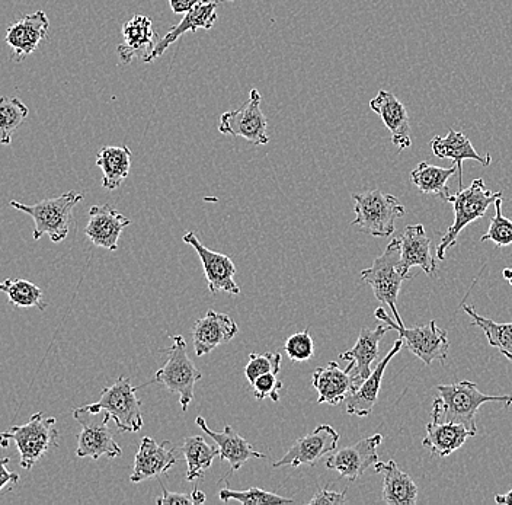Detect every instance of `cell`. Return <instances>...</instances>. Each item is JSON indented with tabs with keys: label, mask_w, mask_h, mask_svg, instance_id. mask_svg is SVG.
Returning a JSON list of instances; mask_svg holds the SVG:
<instances>
[{
	"label": "cell",
	"mask_w": 512,
	"mask_h": 505,
	"mask_svg": "<svg viewBox=\"0 0 512 505\" xmlns=\"http://www.w3.org/2000/svg\"><path fill=\"white\" fill-rule=\"evenodd\" d=\"M437 391L440 396L432 404V420L462 424L469 430L475 431V433H478L475 417L483 404H486V402H502L507 407L512 405V396L485 395V393L479 391L478 385L470 382V380L451 383V385H438Z\"/></svg>",
	"instance_id": "cell-1"
},
{
	"label": "cell",
	"mask_w": 512,
	"mask_h": 505,
	"mask_svg": "<svg viewBox=\"0 0 512 505\" xmlns=\"http://www.w3.org/2000/svg\"><path fill=\"white\" fill-rule=\"evenodd\" d=\"M504 197L502 191H494L486 188L482 178L475 180L470 187L462 188L456 194L448 198L447 203L453 206L454 222L444 235H441L440 245L437 246V258L440 261L446 260L447 249L457 245V236L466 226L476 220L482 219L488 212L491 204H495L498 198Z\"/></svg>",
	"instance_id": "cell-2"
},
{
	"label": "cell",
	"mask_w": 512,
	"mask_h": 505,
	"mask_svg": "<svg viewBox=\"0 0 512 505\" xmlns=\"http://www.w3.org/2000/svg\"><path fill=\"white\" fill-rule=\"evenodd\" d=\"M83 200V194L67 191L57 198H48L35 204L11 201L9 206L19 212L27 213L34 220V239L40 241L43 235L50 236L54 244L63 242L72 226L73 209Z\"/></svg>",
	"instance_id": "cell-3"
},
{
	"label": "cell",
	"mask_w": 512,
	"mask_h": 505,
	"mask_svg": "<svg viewBox=\"0 0 512 505\" xmlns=\"http://www.w3.org/2000/svg\"><path fill=\"white\" fill-rule=\"evenodd\" d=\"M352 200L355 203V219L351 225L357 226L361 232L373 238L392 236L395 233L396 220L406 214V209L400 204L398 197L384 194L380 190L352 194Z\"/></svg>",
	"instance_id": "cell-4"
},
{
	"label": "cell",
	"mask_w": 512,
	"mask_h": 505,
	"mask_svg": "<svg viewBox=\"0 0 512 505\" xmlns=\"http://www.w3.org/2000/svg\"><path fill=\"white\" fill-rule=\"evenodd\" d=\"M400 254V238H393L383 254L374 260L373 265L361 271V280L366 281L373 289L374 296L380 303L392 309L396 324L405 326L398 312V296L403 281L411 278L406 276L400 267Z\"/></svg>",
	"instance_id": "cell-5"
},
{
	"label": "cell",
	"mask_w": 512,
	"mask_h": 505,
	"mask_svg": "<svg viewBox=\"0 0 512 505\" xmlns=\"http://www.w3.org/2000/svg\"><path fill=\"white\" fill-rule=\"evenodd\" d=\"M137 389L131 386L130 377L121 376L112 386L101 392L98 402L85 405L91 414L105 411L110 414L121 433H139L143 428L142 402L137 398Z\"/></svg>",
	"instance_id": "cell-6"
},
{
	"label": "cell",
	"mask_w": 512,
	"mask_h": 505,
	"mask_svg": "<svg viewBox=\"0 0 512 505\" xmlns=\"http://www.w3.org/2000/svg\"><path fill=\"white\" fill-rule=\"evenodd\" d=\"M172 347L165 350L168 361L156 372L152 383H160L179 396L182 411H187L194 401L195 383L201 380L200 370L194 366L187 353V343L182 335H172Z\"/></svg>",
	"instance_id": "cell-7"
},
{
	"label": "cell",
	"mask_w": 512,
	"mask_h": 505,
	"mask_svg": "<svg viewBox=\"0 0 512 505\" xmlns=\"http://www.w3.org/2000/svg\"><path fill=\"white\" fill-rule=\"evenodd\" d=\"M8 434L18 447L21 466L25 471H31L51 447L59 446L60 433L56 428V418H46L43 412L32 415L24 425H14Z\"/></svg>",
	"instance_id": "cell-8"
},
{
	"label": "cell",
	"mask_w": 512,
	"mask_h": 505,
	"mask_svg": "<svg viewBox=\"0 0 512 505\" xmlns=\"http://www.w3.org/2000/svg\"><path fill=\"white\" fill-rule=\"evenodd\" d=\"M374 316L383 321L390 329H395L400 340L408 345L409 351L414 356L424 361L425 366H431L434 361L444 363L447 360L448 350H450L447 331L438 328L437 322L431 321L430 324L418 326V328H406V326H400L393 322L383 308L377 309Z\"/></svg>",
	"instance_id": "cell-9"
},
{
	"label": "cell",
	"mask_w": 512,
	"mask_h": 505,
	"mask_svg": "<svg viewBox=\"0 0 512 505\" xmlns=\"http://www.w3.org/2000/svg\"><path fill=\"white\" fill-rule=\"evenodd\" d=\"M73 418L82 427L78 437V449H76V456L80 459L89 457V459L98 460L102 456L115 459V457L123 455V450L118 446L108 428V423L111 420L108 412H99V420H96L98 414H91L83 407L76 408L73 409Z\"/></svg>",
	"instance_id": "cell-10"
},
{
	"label": "cell",
	"mask_w": 512,
	"mask_h": 505,
	"mask_svg": "<svg viewBox=\"0 0 512 505\" xmlns=\"http://www.w3.org/2000/svg\"><path fill=\"white\" fill-rule=\"evenodd\" d=\"M262 97L258 89H251L249 99L239 110L226 111L220 117L219 131L224 136L242 137L251 145L270 143L268 120L261 110Z\"/></svg>",
	"instance_id": "cell-11"
},
{
	"label": "cell",
	"mask_w": 512,
	"mask_h": 505,
	"mask_svg": "<svg viewBox=\"0 0 512 505\" xmlns=\"http://www.w3.org/2000/svg\"><path fill=\"white\" fill-rule=\"evenodd\" d=\"M182 241L191 245L200 257L204 268V276L207 278L208 290L211 293L224 292L230 294V296H238L240 287L235 281L236 267L232 258L211 251L210 248L201 244L195 232H188L187 235H184Z\"/></svg>",
	"instance_id": "cell-12"
},
{
	"label": "cell",
	"mask_w": 512,
	"mask_h": 505,
	"mask_svg": "<svg viewBox=\"0 0 512 505\" xmlns=\"http://www.w3.org/2000/svg\"><path fill=\"white\" fill-rule=\"evenodd\" d=\"M339 443V434L334 427L328 424L319 425L315 431L302 437L290 447V450L277 462L272 463L274 468L284 466L315 465L322 457L335 452Z\"/></svg>",
	"instance_id": "cell-13"
},
{
	"label": "cell",
	"mask_w": 512,
	"mask_h": 505,
	"mask_svg": "<svg viewBox=\"0 0 512 505\" xmlns=\"http://www.w3.org/2000/svg\"><path fill=\"white\" fill-rule=\"evenodd\" d=\"M382 441V434H374V436L358 441L352 446L344 447L329 456V459L326 460V468L338 472L342 478L348 479L350 482H355L368 471V468L379 462L377 447L382 444Z\"/></svg>",
	"instance_id": "cell-14"
},
{
	"label": "cell",
	"mask_w": 512,
	"mask_h": 505,
	"mask_svg": "<svg viewBox=\"0 0 512 505\" xmlns=\"http://www.w3.org/2000/svg\"><path fill=\"white\" fill-rule=\"evenodd\" d=\"M50 28L46 12L37 11L25 15L9 25L5 35V43L12 49V60L21 63L25 57L30 56L46 40Z\"/></svg>",
	"instance_id": "cell-15"
},
{
	"label": "cell",
	"mask_w": 512,
	"mask_h": 505,
	"mask_svg": "<svg viewBox=\"0 0 512 505\" xmlns=\"http://www.w3.org/2000/svg\"><path fill=\"white\" fill-rule=\"evenodd\" d=\"M239 326L226 313L208 310L204 318L198 319L192 328L195 354L206 356L220 345L229 343L238 335Z\"/></svg>",
	"instance_id": "cell-16"
},
{
	"label": "cell",
	"mask_w": 512,
	"mask_h": 505,
	"mask_svg": "<svg viewBox=\"0 0 512 505\" xmlns=\"http://www.w3.org/2000/svg\"><path fill=\"white\" fill-rule=\"evenodd\" d=\"M176 455L171 441L156 443L152 437H144L140 443L139 452L134 457V469L130 481L140 484L146 479L165 475L174 468Z\"/></svg>",
	"instance_id": "cell-17"
},
{
	"label": "cell",
	"mask_w": 512,
	"mask_h": 505,
	"mask_svg": "<svg viewBox=\"0 0 512 505\" xmlns=\"http://www.w3.org/2000/svg\"><path fill=\"white\" fill-rule=\"evenodd\" d=\"M130 225V220L123 214L112 209L110 204L94 206L89 210L88 225L85 235L98 248L117 251L121 233Z\"/></svg>",
	"instance_id": "cell-18"
},
{
	"label": "cell",
	"mask_w": 512,
	"mask_h": 505,
	"mask_svg": "<svg viewBox=\"0 0 512 505\" xmlns=\"http://www.w3.org/2000/svg\"><path fill=\"white\" fill-rule=\"evenodd\" d=\"M432 241L422 225H409L400 236V267L412 278L411 268L419 267L427 276H435L437 264L431 254Z\"/></svg>",
	"instance_id": "cell-19"
},
{
	"label": "cell",
	"mask_w": 512,
	"mask_h": 505,
	"mask_svg": "<svg viewBox=\"0 0 512 505\" xmlns=\"http://www.w3.org/2000/svg\"><path fill=\"white\" fill-rule=\"evenodd\" d=\"M197 424L217 444L220 460L229 463L232 472L239 471L249 459H268L264 453L256 452L254 446L248 440L243 439L232 425L227 424L222 433H217L208 428L203 417H197Z\"/></svg>",
	"instance_id": "cell-20"
},
{
	"label": "cell",
	"mask_w": 512,
	"mask_h": 505,
	"mask_svg": "<svg viewBox=\"0 0 512 505\" xmlns=\"http://www.w3.org/2000/svg\"><path fill=\"white\" fill-rule=\"evenodd\" d=\"M217 5L219 2L216 0H206L187 12L178 25H174L165 37L160 38L155 49L143 60V63H152L153 60L159 59L184 34L195 33L200 28L201 30H211L217 22Z\"/></svg>",
	"instance_id": "cell-21"
},
{
	"label": "cell",
	"mask_w": 512,
	"mask_h": 505,
	"mask_svg": "<svg viewBox=\"0 0 512 505\" xmlns=\"http://www.w3.org/2000/svg\"><path fill=\"white\" fill-rule=\"evenodd\" d=\"M370 108L382 118L384 126L392 134V143L398 146L399 152L412 146L408 110L392 92L384 89L379 91L376 98L371 99Z\"/></svg>",
	"instance_id": "cell-22"
},
{
	"label": "cell",
	"mask_w": 512,
	"mask_h": 505,
	"mask_svg": "<svg viewBox=\"0 0 512 505\" xmlns=\"http://www.w3.org/2000/svg\"><path fill=\"white\" fill-rule=\"evenodd\" d=\"M389 329L387 325H379L376 329H361L354 347L339 356L341 360L350 361L347 370L354 377L357 388L371 375V364L379 357L380 341Z\"/></svg>",
	"instance_id": "cell-23"
},
{
	"label": "cell",
	"mask_w": 512,
	"mask_h": 505,
	"mask_svg": "<svg viewBox=\"0 0 512 505\" xmlns=\"http://www.w3.org/2000/svg\"><path fill=\"white\" fill-rule=\"evenodd\" d=\"M403 340L395 341L392 350L386 354V357L379 364L376 369L371 372V375L355 389L354 392L350 393L345 399V411L348 415H357V417H367L371 414L373 408L376 407L377 401H379L380 388H382V380L384 376V370L389 366L390 361L393 357L402 350Z\"/></svg>",
	"instance_id": "cell-24"
},
{
	"label": "cell",
	"mask_w": 512,
	"mask_h": 505,
	"mask_svg": "<svg viewBox=\"0 0 512 505\" xmlns=\"http://www.w3.org/2000/svg\"><path fill=\"white\" fill-rule=\"evenodd\" d=\"M430 145L437 158L450 159L456 165L457 172H459V190L463 188L464 161L472 159V161L479 162L483 168H488L492 163L491 155L486 153L485 156H480L463 131L450 129L446 137L435 136Z\"/></svg>",
	"instance_id": "cell-25"
},
{
	"label": "cell",
	"mask_w": 512,
	"mask_h": 505,
	"mask_svg": "<svg viewBox=\"0 0 512 505\" xmlns=\"http://www.w3.org/2000/svg\"><path fill=\"white\" fill-rule=\"evenodd\" d=\"M313 388L318 391V404L339 405L357 389L354 377L347 369L342 370L335 361L315 370Z\"/></svg>",
	"instance_id": "cell-26"
},
{
	"label": "cell",
	"mask_w": 512,
	"mask_h": 505,
	"mask_svg": "<svg viewBox=\"0 0 512 505\" xmlns=\"http://www.w3.org/2000/svg\"><path fill=\"white\" fill-rule=\"evenodd\" d=\"M124 43L117 49L118 57L123 65H130L137 56L146 59L155 49L156 35L153 33L152 19L144 15H134L123 25Z\"/></svg>",
	"instance_id": "cell-27"
},
{
	"label": "cell",
	"mask_w": 512,
	"mask_h": 505,
	"mask_svg": "<svg viewBox=\"0 0 512 505\" xmlns=\"http://www.w3.org/2000/svg\"><path fill=\"white\" fill-rule=\"evenodd\" d=\"M376 473L383 475V501L389 505H415L419 489L414 479L399 468L395 460L377 462Z\"/></svg>",
	"instance_id": "cell-28"
},
{
	"label": "cell",
	"mask_w": 512,
	"mask_h": 505,
	"mask_svg": "<svg viewBox=\"0 0 512 505\" xmlns=\"http://www.w3.org/2000/svg\"><path fill=\"white\" fill-rule=\"evenodd\" d=\"M478 436L462 424L444 423L432 420L427 424V436L422 446L430 450L432 456L448 457L460 449L467 439Z\"/></svg>",
	"instance_id": "cell-29"
},
{
	"label": "cell",
	"mask_w": 512,
	"mask_h": 505,
	"mask_svg": "<svg viewBox=\"0 0 512 505\" xmlns=\"http://www.w3.org/2000/svg\"><path fill=\"white\" fill-rule=\"evenodd\" d=\"M96 166L102 171V187L117 190L130 174L131 150L127 146L104 147L96 156Z\"/></svg>",
	"instance_id": "cell-30"
},
{
	"label": "cell",
	"mask_w": 512,
	"mask_h": 505,
	"mask_svg": "<svg viewBox=\"0 0 512 505\" xmlns=\"http://www.w3.org/2000/svg\"><path fill=\"white\" fill-rule=\"evenodd\" d=\"M456 172L457 168L454 163L450 168H441V166L421 162L411 172V181L418 188L419 193L440 197L441 200L447 203L451 196L447 184L450 178L456 175Z\"/></svg>",
	"instance_id": "cell-31"
},
{
	"label": "cell",
	"mask_w": 512,
	"mask_h": 505,
	"mask_svg": "<svg viewBox=\"0 0 512 505\" xmlns=\"http://www.w3.org/2000/svg\"><path fill=\"white\" fill-rule=\"evenodd\" d=\"M181 452L187 460V481L190 482L203 478L204 472L211 468L214 459L220 453L217 444L211 446L200 436L187 437L182 444Z\"/></svg>",
	"instance_id": "cell-32"
},
{
	"label": "cell",
	"mask_w": 512,
	"mask_h": 505,
	"mask_svg": "<svg viewBox=\"0 0 512 505\" xmlns=\"http://www.w3.org/2000/svg\"><path fill=\"white\" fill-rule=\"evenodd\" d=\"M463 310L473 319L472 326H479L482 329L489 345L498 348L501 354L512 361V322L510 324H498L492 319L483 318L470 305H464Z\"/></svg>",
	"instance_id": "cell-33"
},
{
	"label": "cell",
	"mask_w": 512,
	"mask_h": 505,
	"mask_svg": "<svg viewBox=\"0 0 512 505\" xmlns=\"http://www.w3.org/2000/svg\"><path fill=\"white\" fill-rule=\"evenodd\" d=\"M0 292L8 294L9 302L16 308H38L44 310L47 303L43 299V290L37 284L19 278L0 281Z\"/></svg>",
	"instance_id": "cell-34"
},
{
	"label": "cell",
	"mask_w": 512,
	"mask_h": 505,
	"mask_svg": "<svg viewBox=\"0 0 512 505\" xmlns=\"http://www.w3.org/2000/svg\"><path fill=\"white\" fill-rule=\"evenodd\" d=\"M30 110L16 97L0 98V145L11 146L12 137L27 120Z\"/></svg>",
	"instance_id": "cell-35"
},
{
	"label": "cell",
	"mask_w": 512,
	"mask_h": 505,
	"mask_svg": "<svg viewBox=\"0 0 512 505\" xmlns=\"http://www.w3.org/2000/svg\"><path fill=\"white\" fill-rule=\"evenodd\" d=\"M220 501L229 503V501H238L243 505H268V504H291L293 500L290 498L280 497L274 492L264 491L259 488H249L246 491H235L229 487L223 488L219 492Z\"/></svg>",
	"instance_id": "cell-36"
},
{
	"label": "cell",
	"mask_w": 512,
	"mask_h": 505,
	"mask_svg": "<svg viewBox=\"0 0 512 505\" xmlns=\"http://www.w3.org/2000/svg\"><path fill=\"white\" fill-rule=\"evenodd\" d=\"M502 198L495 201V216L492 217L491 226L480 238L482 242H494L496 248H505L512 244V222L502 213Z\"/></svg>",
	"instance_id": "cell-37"
},
{
	"label": "cell",
	"mask_w": 512,
	"mask_h": 505,
	"mask_svg": "<svg viewBox=\"0 0 512 505\" xmlns=\"http://www.w3.org/2000/svg\"><path fill=\"white\" fill-rule=\"evenodd\" d=\"M284 350H286L288 359L294 363L312 360L315 357V343H313L309 328L288 337L284 341Z\"/></svg>",
	"instance_id": "cell-38"
},
{
	"label": "cell",
	"mask_w": 512,
	"mask_h": 505,
	"mask_svg": "<svg viewBox=\"0 0 512 505\" xmlns=\"http://www.w3.org/2000/svg\"><path fill=\"white\" fill-rule=\"evenodd\" d=\"M281 361L283 356L280 353H252L246 364L245 376L249 383L254 382L256 377L274 373L278 375L281 372Z\"/></svg>",
	"instance_id": "cell-39"
},
{
	"label": "cell",
	"mask_w": 512,
	"mask_h": 505,
	"mask_svg": "<svg viewBox=\"0 0 512 505\" xmlns=\"http://www.w3.org/2000/svg\"><path fill=\"white\" fill-rule=\"evenodd\" d=\"M251 386L258 401H264L267 398L274 402L280 401V391L283 389V383L277 379V375H274V373L256 377Z\"/></svg>",
	"instance_id": "cell-40"
},
{
	"label": "cell",
	"mask_w": 512,
	"mask_h": 505,
	"mask_svg": "<svg viewBox=\"0 0 512 505\" xmlns=\"http://www.w3.org/2000/svg\"><path fill=\"white\" fill-rule=\"evenodd\" d=\"M347 501V489L342 492L331 491L329 488H322L316 492L315 497L310 500V505H338Z\"/></svg>",
	"instance_id": "cell-41"
},
{
	"label": "cell",
	"mask_w": 512,
	"mask_h": 505,
	"mask_svg": "<svg viewBox=\"0 0 512 505\" xmlns=\"http://www.w3.org/2000/svg\"><path fill=\"white\" fill-rule=\"evenodd\" d=\"M162 487V495L156 500V504L158 505H194V501H192L191 497H187L184 494H178V492H169L168 489Z\"/></svg>",
	"instance_id": "cell-42"
},
{
	"label": "cell",
	"mask_w": 512,
	"mask_h": 505,
	"mask_svg": "<svg viewBox=\"0 0 512 505\" xmlns=\"http://www.w3.org/2000/svg\"><path fill=\"white\" fill-rule=\"evenodd\" d=\"M9 462H11L9 457H3V459H0V491H2L3 488L8 487V485L16 484V482L19 481L18 473L9 471Z\"/></svg>",
	"instance_id": "cell-43"
},
{
	"label": "cell",
	"mask_w": 512,
	"mask_h": 505,
	"mask_svg": "<svg viewBox=\"0 0 512 505\" xmlns=\"http://www.w3.org/2000/svg\"><path fill=\"white\" fill-rule=\"evenodd\" d=\"M203 2H206V0H169V6L175 14H187Z\"/></svg>",
	"instance_id": "cell-44"
},
{
	"label": "cell",
	"mask_w": 512,
	"mask_h": 505,
	"mask_svg": "<svg viewBox=\"0 0 512 505\" xmlns=\"http://www.w3.org/2000/svg\"><path fill=\"white\" fill-rule=\"evenodd\" d=\"M191 498L194 504H204L207 500L206 494L198 488H194V491L191 492Z\"/></svg>",
	"instance_id": "cell-45"
},
{
	"label": "cell",
	"mask_w": 512,
	"mask_h": 505,
	"mask_svg": "<svg viewBox=\"0 0 512 505\" xmlns=\"http://www.w3.org/2000/svg\"><path fill=\"white\" fill-rule=\"evenodd\" d=\"M495 503L502 505H512V489L507 494L495 495Z\"/></svg>",
	"instance_id": "cell-46"
},
{
	"label": "cell",
	"mask_w": 512,
	"mask_h": 505,
	"mask_svg": "<svg viewBox=\"0 0 512 505\" xmlns=\"http://www.w3.org/2000/svg\"><path fill=\"white\" fill-rule=\"evenodd\" d=\"M9 443H11V439H9V434L0 433V447H3V449H8Z\"/></svg>",
	"instance_id": "cell-47"
},
{
	"label": "cell",
	"mask_w": 512,
	"mask_h": 505,
	"mask_svg": "<svg viewBox=\"0 0 512 505\" xmlns=\"http://www.w3.org/2000/svg\"><path fill=\"white\" fill-rule=\"evenodd\" d=\"M502 277H504L512 286V268H505V270L502 271Z\"/></svg>",
	"instance_id": "cell-48"
},
{
	"label": "cell",
	"mask_w": 512,
	"mask_h": 505,
	"mask_svg": "<svg viewBox=\"0 0 512 505\" xmlns=\"http://www.w3.org/2000/svg\"><path fill=\"white\" fill-rule=\"evenodd\" d=\"M216 2H220V0H216Z\"/></svg>",
	"instance_id": "cell-49"
}]
</instances>
